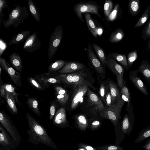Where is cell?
<instances>
[{"label":"cell","mask_w":150,"mask_h":150,"mask_svg":"<svg viewBox=\"0 0 150 150\" xmlns=\"http://www.w3.org/2000/svg\"><path fill=\"white\" fill-rule=\"evenodd\" d=\"M29 129L27 130L28 142L37 146L42 144L56 150V144L49 135L47 130L28 113L26 115Z\"/></svg>","instance_id":"6da1fadb"},{"label":"cell","mask_w":150,"mask_h":150,"mask_svg":"<svg viewBox=\"0 0 150 150\" xmlns=\"http://www.w3.org/2000/svg\"><path fill=\"white\" fill-rule=\"evenodd\" d=\"M91 72L87 68L80 71L70 74H59L55 78L60 80L62 83L74 89L81 82L85 80H91Z\"/></svg>","instance_id":"7a4b0ae2"},{"label":"cell","mask_w":150,"mask_h":150,"mask_svg":"<svg viewBox=\"0 0 150 150\" xmlns=\"http://www.w3.org/2000/svg\"><path fill=\"white\" fill-rule=\"evenodd\" d=\"M91 81V80H84L80 82L73 89V91L69 102L70 111L74 110L77 107L89 87L94 90L97 89V88L92 86L93 83Z\"/></svg>","instance_id":"3957f363"},{"label":"cell","mask_w":150,"mask_h":150,"mask_svg":"<svg viewBox=\"0 0 150 150\" xmlns=\"http://www.w3.org/2000/svg\"><path fill=\"white\" fill-rule=\"evenodd\" d=\"M125 102L121 95L119 100L117 103L110 106L105 107L103 110L100 113L103 118L109 120L115 129L120 126L121 122L120 121V113Z\"/></svg>","instance_id":"277c9868"},{"label":"cell","mask_w":150,"mask_h":150,"mask_svg":"<svg viewBox=\"0 0 150 150\" xmlns=\"http://www.w3.org/2000/svg\"><path fill=\"white\" fill-rule=\"evenodd\" d=\"M28 16L29 13L26 6L17 5L9 13L8 19L2 21L3 24L5 28L13 25L17 28Z\"/></svg>","instance_id":"5b68a950"},{"label":"cell","mask_w":150,"mask_h":150,"mask_svg":"<svg viewBox=\"0 0 150 150\" xmlns=\"http://www.w3.org/2000/svg\"><path fill=\"white\" fill-rule=\"evenodd\" d=\"M100 8V6L95 2L89 1L80 2L75 4L74 6L73 9L79 20L84 22L83 13H91L101 17V16L98 12Z\"/></svg>","instance_id":"8992f818"},{"label":"cell","mask_w":150,"mask_h":150,"mask_svg":"<svg viewBox=\"0 0 150 150\" xmlns=\"http://www.w3.org/2000/svg\"><path fill=\"white\" fill-rule=\"evenodd\" d=\"M0 123L15 141L17 145H18L22 141L21 137L17 128L10 117L3 111H1L0 112Z\"/></svg>","instance_id":"52a82bcc"},{"label":"cell","mask_w":150,"mask_h":150,"mask_svg":"<svg viewBox=\"0 0 150 150\" xmlns=\"http://www.w3.org/2000/svg\"><path fill=\"white\" fill-rule=\"evenodd\" d=\"M63 35V28L61 25L57 26L52 33L48 48L49 60L54 57L60 44Z\"/></svg>","instance_id":"ba28073f"},{"label":"cell","mask_w":150,"mask_h":150,"mask_svg":"<svg viewBox=\"0 0 150 150\" xmlns=\"http://www.w3.org/2000/svg\"><path fill=\"white\" fill-rule=\"evenodd\" d=\"M135 117L133 112L125 115L121 123L120 131L118 134L120 143L125 138V135L129 136L134 128Z\"/></svg>","instance_id":"9c48e42d"},{"label":"cell","mask_w":150,"mask_h":150,"mask_svg":"<svg viewBox=\"0 0 150 150\" xmlns=\"http://www.w3.org/2000/svg\"><path fill=\"white\" fill-rule=\"evenodd\" d=\"M87 55L93 67L102 79L104 80L106 76L105 69L100 61L93 52L92 46L89 43L87 48Z\"/></svg>","instance_id":"30bf717a"},{"label":"cell","mask_w":150,"mask_h":150,"mask_svg":"<svg viewBox=\"0 0 150 150\" xmlns=\"http://www.w3.org/2000/svg\"><path fill=\"white\" fill-rule=\"evenodd\" d=\"M88 106L91 107V111L94 114L101 113L104 109L105 106L100 98L91 91L89 88L86 93Z\"/></svg>","instance_id":"8fae6325"},{"label":"cell","mask_w":150,"mask_h":150,"mask_svg":"<svg viewBox=\"0 0 150 150\" xmlns=\"http://www.w3.org/2000/svg\"><path fill=\"white\" fill-rule=\"evenodd\" d=\"M107 66L115 75L117 85L121 89L123 87L125 82L123 76L125 72L124 69L113 58L107 60Z\"/></svg>","instance_id":"7c38bea8"},{"label":"cell","mask_w":150,"mask_h":150,"mask_svg":"<svg viewBox=\"0 0 150 150\" xmlns=\"http://www.w3.org/2000/svg\"><path fill=\"white\" fill-rule=\"evenodd\" d=\"M0 65L1 69L9 75L14 84L19 87L22 85L21 74L14 69L6 61L0 57Z\"/></svg>","instance_id":"4fadbf2b"},{"label":"cell","mask_w":150,"mask_h":150,"mask_svg":"<svg viewBox=\"0 0 150 150\" xmlns=\"http://www.w3.org/2000/svg\"><path fill=\"white\" fill-rule=\"evenodd\" d=\"M17 146L15 141L0 124V147L2 150H14Z\"/></svg>","instance_id":"5bb4252c"},{"label":"cell","mask_w":150,"mask_h":150,"mask_svg":"<svg viewBox=\"0 0 150 150\" xmlns=\"http://www.w3.org/2000/svg\"><path fill=\"white\" fill-rule=\"evenodd\" d=\"M41 42L37 36L35 31L31 34L25 40L23 46V49L29 52H36L40 49Z\"/></svg>","instance_id":"9a60e30c"},{"label":"cell","mask_w":150,"mask_h":150,"mask_svg":"<svg viewBox=\"0 0 150 150\" xmlns=\"http://www.w3.org/2000/svg\"><path fill=\"white\" fill-rule=\"evenodd\" d=\"M52 124L57 127L62 128L69 127V122L67 120L65 109L64 107H61L57 111Z\"/></svg>","instance_id":"2e32d148"},{"label":"cell","mask_w":150,"mask_h":150,"mask_svg":"<svg viewBox=\"0 0 150 150\" xmlns=\"http://www.w3.org/2000/svg\"><path fill=\"white\" fill-rule=\"evenodd\" d=\"M84 64L77 61L68 62L58 71L59 74H65L74 73L87 68Z\"/></svg>","instance_id":"e0dca14e"},{"label":"cell","mask_w":150,"mask_h":150,"mask_svg":"<svg viewBox=\"0 0 150 150\" xmlns=\"http://www.w3.org/2000/svg\"><path fill=\"white\" fill-rule=\"evenodd\" d=\"M52 73H44L36 75L33 77L41 83L46 88L49 87L50 85H55L62 83L61 81L52 76Z\"/></svg>","instance_id":"ac0fdd59"},{"label":"cell","mask_w":150,"mask_h":150,"mask_svg":"<svg viewBox=\"0 0 150 150\" xmlns=\"http://www.w3.org/2000/svg\"><path fill=\"white\" fill-rule=\"evenodd\" d=\"M137 70L130 72L129 77L135 87L143 94L146 96L149 95V93L146 87L140 78L137 76Z\"/></svg>","instance_id":"d6986e66"},{"label":"cell","mask_w":150,"mask_h":150,"mask_svg":"<svg viewBox=\"0 0 150 150\" xmlns=\"http://www.w3.org/2000/svg\"><path fill=\"white\" fill-rule=\"evenodd\" d=\"M54 88L57 100L60 105L65 106L69 99L67 91L58 84L54 85Z\"/></svg>","instance_id":"ffe728a7"},{"label":"cell","mask_w":150,"mask_h":150,"mask_svg":"<svg viewBox=\"0 0 150 150\" xmlns=\"http://www.w3.org/2000/svg\"><path fill=\"white\" fill-rule=\"evenodd\" d=\"M1 96L4 97L10 109L15 114H17L18 110L16 104V101L13 96L6 90L0 91Z\"/></svg>","instance_id":"44dd1931"},{"label":"cell","mask_w":150,"mask_h":150,"mask_svg":"<svg viewBox=\"0 0 150 150\" xmlns=\"http://www.w3.org/2000/svg\"><path fill=\"white\" fill-rule=\"evenodd\" d=\"M120 93L122 99L125 102L127 103L126 110L127 111L128 113L133 112V107L130 95L125 81L123 87L121 89Z\"/></svg>","instance_id":"7402d4cb"},{"label":"cell","mask_w":150,"mask_h":150,"mask_svg":"<svg viewBox=\"0 0 150 150\" xmlns=\"http://www.w3.org/2000/svg\"><path fill=\"white\" fill-rule=\"evenodd\" d=\"M108 80L111 96L112 105L119 100L121 94L116 83L110 79H108Z\"/></svg>","instance_id":"603a6c76"},{"label":"cell","mask_w":150,"mask_h":150,"mask_svg":"<svg viewBox=\"0 0 150 150\" xmlns=\"http://www.w3.org/2000/svg\"><path fill=\"white\" fill-rule=\"evenodd\" d=\"M31 31L30 30H24L20 32L13 37L9 41L8 45H18L26 40L30 35Z\"/></svg>","instance_id":"cb8c5ba5"},{"label":"cell","mask_w":150,"mask_h":150,"mask_svg":"<svg viewBox=\"0 0 150 150\" xmlns=\"http://www.w3.org/2000/svg\"><path fill=\"white\" fill-rule=\"evenodd\" d=\"M75 127L82 132H85L88 126V121L83 114H79L74 117Z\"/></svg>","instance_id":"d4e9b609"},{"label":"cell","mask_w":150,"mask_h":150,"mask_svg":"<svg viewBox=\"0 0 150 150\" xmlns=\"http://www.w3.org/2000/svg\"><path fill=\"white\" fill-rule=\"evenodd\" d=\"M137 70L150 83V64L148 60H142Z\"/></svg>","instance_id":"484cf974"},{"label":"cell","mask_w":150,"mask_h":150,"mask_svg":"<svg viewBox=\"0 0 150 150\" xmlns=\"http://www.w3.org/2000/svg\"><path fill=\"white\" fill-rule=\"evenodd\" d=\"M9 59L11 64L16 70L18 71H22V61L19 54L16 52L11 54L9 56Z\"/></svg>","instance_id":"4316f807"},{"label":"cell","mask_w":150,"mask_h":150,"mask_svg":"<svg viewBox=\"0 0 150 150\" xmlns=\"http://www.w3.org/2000/svg\"><path fill=\"white\" fill-rule=\"evenodd\" d=\"M85 20L88 28L93 36L95 38L98 37V29L90 13H84Z\"/></svg>","instance_id":"83f0119b"},{"label":"cell","mask_w":150,"mask_h":150,"mask_svg":"<svg viewBox=\"0 0 150 150\" xmlns=\"http://www.w3.org/2000/svg\"><path fill=\"white\" fill-rule=\"evenodd\" d=\"M92 47L103 67H105L107 65V60L103 49L95 43L92 44Z\"/></svg>","instance_id":"f1b7e54d"},{"label":"cell","mask_w":150,"mask_h":150,"mask_svg":"<svg viewBox=\"0 0 150 150\" xmlns=\"http://www.w3.org/2000/svg\"><path fill=\"white\" fill-rule=\"evenodd\" d=\"M125 34L122 29L121 28H119L111 33L109 41L110 43L117 42L122 40Z\"/></svg>","instance_id":"f546056e"},{"label":"cell","mask_w":150,"mask_h":150,"mask_svg":"<svg viewBox=\"0 0 150 150\" xmlns=\"http://www.w3.org/2000/svg\"><path fill=\"white\" fill-rule=\"evenodd\" d=\"M128 6L129 13L132 16H135L138 14L140 10L139 0H130Z\"/></svg>","instance_id":"4dcf8cb0"},{"label":"cell","mask_w":150,"mask_h":150,"mask_svg":"<svg viewBox=\"0 0 150 150\" xmlns=\"http://www.w3.org/2000/svg\"><path fill=\"white\" fill-rule=\"evenodd\" d=\"M68 61L62 60H56L49 66L48 69V73H52L57 71H58Z\"/></svg>","instance_id":"1f68e13d"},{"label":"cell","mask_w":150,"mask_h":150,"mask_svg":"<svg viewBox=\"0 0 150 150\" xmlns=\"http://www.w3.org/2000/svg\"><path fill=\"white\" fill-rule=\"evenodd\" d=\"M15 87L9 83H6L0 85V91L6 90L11 93L15 97L16 102L19 105H21V104L18 98V96L21 94L16 93L15 91Z\"/></svg>","instance_id":"d6a6232c"},{"label":"cell","mask_w":150,"mask_h":150,"mask_svg":"<svg viewBox=\"0 0 150 150\" xmlns=\"http://www.w3.org/2000/svg\"><path fill=\"white\" fill-rule=\"evenodd\" d=\"M26 103L30 109L35 114L39 116L41 115L38 107V101L37 99L32 97L29 98Z\"/></svg>","instance_id":"836d02e7"},{"label":"cell","mask_w":150,"mask_h":150,"mask_svg":"<svg viewBox=\"0 0 150 150\" xmlns=\"http://www.w3.org/2000/svg\"><path fill=\"white\" fill-rule=\"evenodd\" d=\"M28 3L29 10L32 15L37 21L39 22L40 16L36 4L32 0H28Z\"/></svg>","instance_id":"e575fe53"},{"label":"cell","mask_w":150,"mask_h":150,"mask_svg":"<svg viewBox=\"0 0 150 150\" xmlns=\"http://www.w3.org/2000/svg\"><path fill=\"white\" fill-rule=\"evenodd\" d=\"M99 84L100 88L99 93L100 98L106 105V103L105 98V92L108 83V81H105L101 79L99 76L97 78Z\"/></svg>","instance_id":"d590c367"},{"label":"cell","mask_w":150,"mask_h":150,"mask_svg":"<svg viewBox=\"0 0 150 150\" xmlns=\"http://www.w3.org/2000/svg\"><path fill=\"white\" fill-rule=\"evenodd\" d=\"M150 137V126L142 129L134 141L137 143L144 141Z\"/></svg>","instance_id":"8d00e7d4"},{"label":"cell","mask_w":150,"mask_h":150,"mask_svg":"<svg viewBox=\"0 0 150 150\" xmlns=\"http://www.w3.org/2000/svg\"><path fill=\"white\" fill-rule=\"evenodd\" d=\"M150 15V6L149 5L134 25V27L137 28L143 25L148 19Z\"/></svg>","instance_id":"74e56055"},{"label":"cell","mask_w":150,"mask_h":150,"mask_svg":"<svg viewBox=\"0 0 150 150\" xmlns=\"http://www.w3.org/2000/svg\"><path fill=\"white\" fill-rule=\"evenodd\" d=\"M110 54L115 59L126 68V69H129L127 59L125 54L115 52L112 53Z\"/></svg>","instance_id":"f35d334b"},{"label":"cell","mask_w":150,"mask_h":150,"mask_svg":"<svg viewBox=\"0 0 150 150\" xmlns=\"http://www.w3.org/2000/svg\"><path fill=\"white\" fill-rule=\"evenodd\" d=\"M28 80L30 84L34 88L38 91H43L45 88L34 77H29Z\"/></svg>","instance_id":"ab89813d"},{"label":"cell","mask_w":150,"mask_h":150,"mask_svg":"<svg viewBox=\"0 0 150 150\" xmlns=\"http://www.w3.org/2000/svg\"><path fill=\"white\" fill-rule=\"evenodd\" d=\"M113 4L111 0H106L103 6V11L105 15L108 17L112 10Z\"/></svg>","instance_id":"60d3db41"},{"label":"cell","mask_w":150,"mask_h":150,"mask_svg":"<svg viewBox=\"0 0 150 150\" xmlns=\"http://www.w3.org/2000/svg\"><path fill=\"white\" fill-rule=\"evenodd\" d=\"M97 150H124L123 148L118 145L110 144L95 147Z\"/></svg>","instance_id":"b9f144b4"},{"label":"cell","mask_w":150,"mask_h":150,"mask_svg":"<svg viewBox=\"0 0 150 150\" xmlns=\"http://www.w3.org/2000/svg\"><path fill=\"white\" fill-rule=\"evenodd\" d=\"M138 56L137 51L135 50L129 53L127 55V61L129 67H131L137 59Z\"/></svg>","instance_id":"7bdbcfd3"},{"label":"cell","mask_w":150,"mask_h":150,"mask_svg":"<svg viewBox=\"0 0 150 150\" xmlns=\"http://www.w3.org/2000/svg\"><path fill=\"white\" fill-rule=\"evenodd\" d=\"M119 8V4L115 3L113 9L107 17V19L108 21H113L116 19L118 13Z\"/></svg>","instance_id":"ee69618b"},{"label":"cell","mask_w":150,"mask_h":150,"mask_svg":"<svg viewBox=\"0 0 150 150\" xmlns=\"http://www.w3.org/2000/svg\"><path fill=\"white\" fill-rule=\"evenodd\" d=\"M150 37V19L142 31V38L145 40Z\"/></svg>","instance_id":"f6af8a7d"},{"label":"cell","mask_w":150,"mask_h":150,"mask_svg":"<svg viewBox=\"0 0 150 150\" xmlns=\"http://www.w3.org/2000/svg\"><path fill=\"white\" fill-rule=\"evenodd\" d=\"M105 94V98L107 106H110L112 104V98L109 89L108 80Z\"/></svg>","instance_id":"bcb514c9"},{"label":"cell","mask_w":150,"mask_h":150,"mask_svg":"<svg viewBox=\"0 0 150 150\" xmlns=\"http://www.w3.org/2000/svg\"><path fill=\"white\" fill-rule=\"evenodd\" d=\"M51 103L49 113V118L50 121L53 119L55 115L57 107L56 104L54 100Z\"/></svg>","instance_id":"7dc6e473"},{"label":"cell","mask_w":150,"mask_h":150,"mask_svg":"<svg viewBox=\"0 0 150 150\" xmlns=\"http://www.w3.org/2000/svg\"><path fill=\"white\" fill-rule=\"evenodd\" d=\"M101 125V123L100 121L95 120L91 122L90 128L92 130H96L98 129L100 127Z\"/></svg>","instance_id":"c3c4849f"},{"label":"cell","mask_w":150,"mask_h":150,"mask_svg":"<svg viewBox=\"0 0 150 150\" xmlns=\"http://www.w3.org/2000/svg\"><path fill=\"white\" fill-rule=\"evenodd\" d=\"M8 5L6 0H0V19H2L4 16L3 13V10L6 8H8Z\"/></svg>","instance_id":"681fc988"},{"label":"cell","mask_w":150,"mask_h":150,"mask_svg":"<svg viewBox=\"0 0 150 150\" xmlns=\"http://www.w3.org/2000/svg\"><path fill=\"white\" fill-rule=\"evenodd\" d=\"M7 47V44L1 38L0 39V56L1 57L3 52Z\"/></svg>","instance_id":"f907efd6"},{"label":"cell","mask_w":150,"mask_h":150,"mask_svg":"<svg viewBox=\"0 0 150 150\" xmlns=\"http://www.w3.org/2000/svg\"><path fill=\"white\" fill-rule=\"evenodd\" d=\"M79 148H82L85 150H97L95 148H94L90 145L84 143H79L78 144Z\"/></svg>","instance_id":"816d5d0a"},{"label":"cell","mask_w":150,"mask_h":150,"mask_svg":"<svg viewBox=\"0 0 150 150\" xmlns=\"http://www.w3.org/2000/svg\"><path fill=\"white\" fill-rule=\"evenodd\" d=\"M143 147L145 150H150V137L148 139Z\"/></svg>","instance_id":"f5cc1de1"},{"label":"cell","mask_w":150,"mask_h":150,"mask_svg":"<svg viewBox=\"0 0 150 150\" xmlns=\"http://www.w3.org/2000/svg\"><path fill=\"white\" fill-rule=\"evenodd\" d=\"M148 47L149 51H150V37L149 38L148 42Z\"/></svg>","instance_id":"db71d44e"},{"label":"cell","mask_w":150,"mask_h":150,"mask_svg":"<svg viewBox=\"0 0 150 150\" xmlns=\"http://www.w3.org/2000/svg\"><path fill=\"white\" fill-rule=\"evenodd\" d=\"M78 150H85L84 149L82 148H79V149Z\"/></svg>","instance_id":"11a10c76"},{"label":"cell","mask_w":150,"mask_h":150,"mask_svg":"<svg viewBox=\"0 0 150 150\" xmlns=\"http://www.w3.org/2000/svg\"><path fill=\"white\" fill-rule=\"evenodd\" d=\"M1 67H0V74H1Z\"/></svg>","instance_id":"9f6ffc18"},{"label":"cell","mask_w":150,"mask_h":150,"mask_svg":"<svg viewBox=\"0 0 150 150\" xmlns=\"http://www.w3.org/2000/svg\"><path fill=\"white\" fill-rule=\"evenodd\" d=\"M0 150H2L1 147H0Z\"/></svg>","instance_id":"6f0895ef"}]
</instances>
